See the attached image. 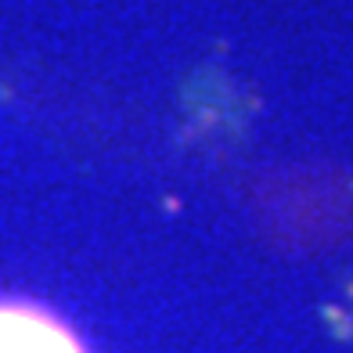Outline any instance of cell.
Instances as JSON below:
<instances>
[{"instance_id": "6da1fadb", "label": "cell", "mask_w": 353, "mask_h": 353, "mask_svg": "<svg viewBox=\"0 0 353 353\" xmlns=\"http://www.w3.org/2000/svg\"><path fill=\"white\" fill-rule=\"evenodd\" d=\"M0 353H87V346L47 307L0 299Z\"/></svg>"}]
</instances>
